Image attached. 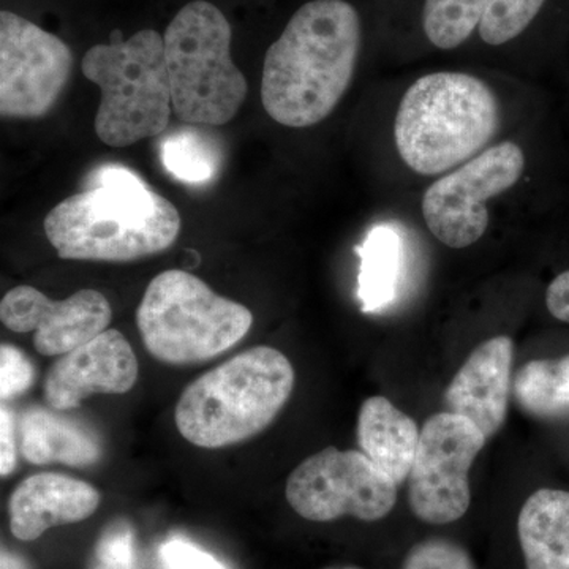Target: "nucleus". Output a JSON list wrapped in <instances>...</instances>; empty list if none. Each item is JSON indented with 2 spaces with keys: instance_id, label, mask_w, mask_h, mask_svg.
I'll use <instances>...</instances> for the list:
<instances>
[{
  "instance_id": "obj_1",
  "label": "nucleus",
  "mask_w": 569,
  "mask_h": 569,
  "mask_svg": "<svg viewBox=\"0 0 569 569\" xmlns=\"http://www.w3.org/2000/svg\"><path fill=\"white\" fill-rule=\"evenodd\" d=\"M362 40L361 13L350 0L302 3L266 51V112L291 129L325 121L353 81Z\"/></svg>"
},
{
  "instance_id": "obj_2",
  "label": "nucleus",
  "mask_w": 569,
  "mask_h": 569,
  "mask_svg": "<svg viewBox=\"0 0 569 569\" xmlns=\"http://www.w3.org/2000/svg\"><path fill=\"white\" fill-rule=\"evenodd\" d=\"M43 227L62 260L126 263L170 249L181 216L129 168L108 164L96 186L52 208Z\"/></svg>"
},
{
  "instance_id": "obj_3",
  "label": "nucleus",
  "mask_w": 569,
  "mask_h": 569,
  "mask_svg": "<svg viewBox=\"0 0 569 569\" xmlns=\"http://www.w3.org/2000/svg\"><path fill=\"white\" fill-rule=\"evenodd\" d=\"M500 127V103L488 82L460 71L418 78L400 100L395 140L415 173L445 174L485 151Z\"/></svg>"
},
{
  "instance_id": "obj_4",
  "label": "nucleus",
  "mask_w": 569,
  "mask_h": 569,
  "mask_svg": "<svg viewBox=\"0 0 569 569\" xmlns=\"http://www.w3.org/2000/svg\"><path fill=\"white\" fill-rule=\"evenodd\" d=\"M295 381L293 366L282 351L250 348L183 389L174 408L176 427L198 448L241 443L272 425Z\"/></svg>"
},
{
  "instance_id": "obj_5",
  "label": "nucleus",
  "mask_w": 569,
  "mask_h": 569,
  "mask_svg": "<svg viewBox=\"0 0 569 569\" xmlns=\"http://www.w3.org/2000/svg\"><path fill=\"white\" fill-rule=\"evenodd\" d=\"M82 74L102 91L96 133L111 148L159 137L171 119L173 93L163 33L141 29L129 39L112 33L86 51Z\"/></svg>"
},
{
  "instance_id": "obj_6",
  "label": "nucleus",
  "mask_w": 569,
  "mask_h": 569,
  "mask_svg": "<svg viewBox=\"0 0 569 569\" xmlns=\"http://www.w3.org/2000/svg\"><path fill=\"white\" fill-rule=\"evenodd\" d=\"M173 111L190 126H224L238 114L249 86L234 63L233 26L211 0H190L163 32Z\"/></svg>"
},
{
  "instance_id": "obj_7",
  "label": "nucleus",
  "mask_w": 569,
  "mask_h": 569,
  "mask_svg": "<svg viewBox=\"0 0 569 569\" xmlns=\"http://www.w3.org/2000/svg\"><path fill=\"white\" fill-rule=\"evenodd\" d=\"M253 316L200 277L170 269L153 277L137 309L142 346L171 366L200 365L241 342Z\"/></svg>"
},
{
  "instance_id": "obj_8",
  "label": "nucleus",
  "mask_w": 569,
  "mask_h": 569,
  "mask_svg": "<svg viewBox=\"0 0 569 569\" xmlns=\"http://www.w3.org/2000/svg\"><path fill=\"white\" fill-rule=\"evenodd\" d=\"M284 497L301 518L312 522L343 516L377 522L396 507L397 485L365 452L329 447L291 471Z\"/></svg>"
},
{
  "instance_id": "obj_9",
  "label": "nucleus",
  "mask_w": 569,
  "mask_h": 569,
  "mask_svg": "<svg viewBox=\"0 0 569 569\" xmlns=\"http://www.w3.org/2000/svg\"><path fill=\"white\" fill-rule=\"evenodd\" d=\"M526 170V156L515 141L498 142L437 179L422 197L430 233L451 249H466L485 236L488 201L508 192Z\"/></svg>"
},
{
  "instance_id": "obj_10",
  "label": "nucleus",
  "mask_w": 569,
  "mask_h": 569,
  "mask_svg": "<svg viewBox=\"0 0 569 569\" xmlns=\"http://www.w3.org/2000/svg\"><path fill=\"white\" fill-rule=\"evenodd\" d=\"M486 441L473 422L451 411L427 419L408 477V503L419 520L447 526L466 516L471 503L468 473Z\"/></svg>"
},
{
  "instance_id": "obj_11",
  "label": "nucleus",
  "mask_w": 569,
  "mask_h": 569,
  "mask_svg": "<svg viewBox=\"0 0 569 569\" xmlns=\"http://www.w3.org/2000/svg\"><path fill=\"white\" fill-rule=\"evenodd\" d=\"M73 52L58 33L17 11H0V114L36 119L54 107L73 70Z\"/></svg>"
},
{
  "instance_id": "obj_12",
  "label": "nucleus",
  "mask_w": 569,
  "mask_h": 569,
  "mask_svg": "<svg viewBox=\"0 0 569 569\" xmlns=\"http://www.w3.org/2000/svg\"><path fill=\"white\" fill-rule=\"evenodd\" d=\"M110 302L100 291L80 290L52 301L37 288L21 284L3 296L0 321L13 332H32L33 347L43 356H62L107 331Z\"/></svg>"
},
{
  "instance_id": "obj_13",
  "label": "nucleus",
  "mask_w": 569,
  "mask_h": 569,
  "mask_svg": "<svg viewBox=\"0 0 569 569\" xmlns=\"http://www.w3.org/2000/svg\"><path fill=\"white\" fill-rule=\"evenodd\" d=\"M138 359L122 332L107 329L84 346L59 356L43 383L44 402L67 411L97 395H126L138 380Z\"/></svg>"
},
{
  "instance_id": "obj_14",
  "label": "nucleus",
  "mask_w": 569,
  "mask_h": 569,
  "mask_svg": "<svg viewBox=\"0 0 569 569\" xmlns=\"http://www.w3.org/2000/svg\"><path fill=\"white\" fill-rule=\"evenodd\" d=\"M515 346L508 336L486 340L473 351L445 392L448 411L467 418L490 438L507 419Z\"/></svg>"
},
{
  "instance_id": "obj_15",
  "label": "nucleus",
  "mask_w": 569,
  "mask_h": 569,
  "mask_svg": "<svg viewBox=\"0 0 569 569\" xmlns=\"http://www.w3.org/2000/svg\"><path fill=\"white\" fill-rule=\"evenodd\" d=\"M100 500L99 490L81 479L52 471L32 475L10 496V531L21 541H36L52 527L91 518Z\"/></svg>"
},
{
  "instance_id": "obj_16",
  "label": "nucleus",
  "mask_w": 569,
  "mask_h": 569,
  "mask_svg": "<svg viewBox=\"0 0 569 569\" xmlns=\"http://www.w3.org/2000/svg\"><path fill=\"white\" fill-rule=\"evenodd\" d=\"M419 436L421 430L413 418L400 411L387 397H369L359 408V448L397 486L410 477Z\"/></svg>"
},
{
  "instance_id": "obj_17",
  "label": "nucleus",
  "mask_w": 569,
  "mask_h": 569,
  "mask_svg": "<svg viewBox=\"0 0 569 569\" xmlns=\"http://www.w3.org/2000/svg\"><path fill=\"white\" fill-rule=\"evenodd\" d=\"M17 432L22 458L36 466L89 467L102 458V447L91 429L43 408L24 411L18 418Z\"/></svg>"
},
{
  "instance_id": "obj_18",
  "label": "nucleus",
  "mask_w": 569,
  "mask_h": 569,
  "mask_svg": "<svg viewBox=\"0 0 569 569\" xmlns=\"http://www.w3.org/2000/svg\"><path fill=\"white\" fill-rule=\"evenodd\" d=\"M518 537L527 569H569V492L531 493L519 512Z\"/></svg>"
},
{
  "instance_id": "obj_19",
  "label": "nucleus",
  "mask_w": 569,
  "mask_h": 569,
  "mask_svg": "<svg viewBox=\"0 0 569 569\" xmlns=\"http://www.w3.org/2000/svg\"><path fill=\"white\" fill-rule=\"evenodd\" d=\"M361 257L359 299L365 312H377L395 299L402 266V241L396 230L380 224L358 247Z\"/></svg>"
},
{
  "instance_id": "obj_20",
  "label": "nucleus",
  "mask_w": 569,
  "mask_h": 569,
  "mask_svg": "<svg viewBox=\"0 0 569 569\" xmlns=\"http://www.w3.org/2000/svg\"><path fill=\"white\" fill-rule=\"evenodd\" d=\"M516 400L527 413L539 418L569 413V355L560 359H535L516 373Z\"/></svg>"
},
{
  "instance_id": "obj_21",
  "label": "nucleus",
  "mask_w": 569,
  "mask_h": 569,
  "mask_svg": "<svg viewBox=\"0 0 569 569\" xmlns=\"http://www.w3.org/2000/svg\"><path fill=\"white\" fill-rule=\"evenodd\" d=\"M489 0H422L421 29L437 50L462 47L478 32Z\"/></svg>"
},
{
  "instance_id": "obj_22",
  "label": "nucleus",
  "mask_w": 569,
  "mask_h": 569,
  "mask_svg": "<svg viewBox=\"0 0 569 569\" xmlns=\"http://www.w3.org/2000/svg\"><path fill=\"white\" fill-rule=\"evenodd\" d=\"M162 162L179 181L203 183L219 170V152L204 134L186 130L162 142Z\"/></svg>"
},
{
  "instance_id": "obj_23",
  "label": "nucleus",
  "mask_w": 569,
  "mask_h": 569,
  "mask_svg": "<svg viewBox=\"0 0 569 569\" xmlns=\"http://www.w3.org/2000/svg\"><path fill=\"white\" fill-rule=\"evenodd\" d=\"M548 0H489L478 28L489 47H505L522 36L537 20Z\"/></svg>"
},
{
  "instance_id": "obj_24",
  "label": "nucleus",
  "mask_w": 569,
  "mask_h": 569,
  "mask_svg": "<svg viewBox=\"0 0 569 569\" xmlns=\"http://www.w3.org/2000/svg\"><path fill=\"white\" fill-rule=\"evenodd\" d=\"M402 569H477L470 553L458 542L430 538L408 550Z\"/></svg>"
},
{
  "instance_id": "obj_25",
  "label": "nucleus",
  "mask_w": 569,
  "mask_h": 569,
  "mask_svg": "<svg viewBox=\"0 0 569 569\" xmlns=\"http://www.w3.org/2000/svg\"><path fill=\"white\" fill-rule=\"evenodd\" d=\"M134 563L137 556L132 527L118 520L111 523L97 541L93 569H137Z\"/></svg>"
},
{
  "instance_id": "obj_26",
  "label": "nucleus",
  "mask_w": 569,
  "mask_h": 569,
  "mask_svg": "<svg viewBox=\"0 0 569 569\" xmlns=\"http://www.w3.org/2000/svg\"><path fill=\"white\" fill-rule=\"evenodd\" d=\"M36 369L20 348L2 343L0 347V399H14L32 387Z\"/></svg>"
},
{
  "instance_id": "obj_27",
  "label": "nucleus",
  "mask_w": 569,
  "mask_h": 569,
  "mask_svg": "<svg viewBox=\"0 0 569 569\" xmlns=\"http://www.w3.org/2000/svg\"><path fill=\"white\" fill-rule=\"evenodd\" d=\"M168 569H227L216 557L186 539H170L160 548Z\"/></svg>"
},
{
  "instance_id": "obj_28",
  "label": "nucleus",
  "mask_w": 569,
  "mask_h": 569,
  "mask_svg": "<svg viewBox=\"0 0 569 569\" xmlns=\"http://www.w3.org/2000/svg\"><path fill=\"white\" fill-rule=\"evenodd\" d=\"M18 432L13 413L7 407L0 410V475L2 478L13 473L18 462Z\"/></svg>"
},
{
  "instance_id": "obj_29",
  "label": "nucleus",
  "mask_w": 569,
  "mask_h": 569,
  "mask_svg": "<svg viewBox=\"0 0 569 569\" xmlns=\"http://www.w3.org/2000/svg\"><path fill=\"white\" fill-rule=\"evenodd\" d=\"M546 306L550 316L569 323V269L550 282L546 291Z\"/></svg>"
},
{
  "instance_id": "obj_30",
  "label": "nucleus",
  "mask_w": 569,
  "mask_h": 569,
  "mask_svg": "<svg viewBox=\"0 0 569 569\" xmlns=\"http://www.w3.org/2000/svg\"><path fill=\"white\" fill-rule=\"evenodd\" d=\"M0 568L2 569H31L21 557L14 556L10 550L2 549V557H0Z\"/></svg>"
},
{
  "instance_id": "obj_31",
  "label": "nucleus",
  "mask_w": 569,
  "mask_h": 569,
  "mask_svg": "<svg viewBox=\"0 0 569 569\" xmlns=\"http://www.w3.org/2000/svg\"><path fill=\"white\" fill-rule=\"evenodd\" d=\"M347 569H356V568H347Z\"/></svg>"
}]
</instances>
